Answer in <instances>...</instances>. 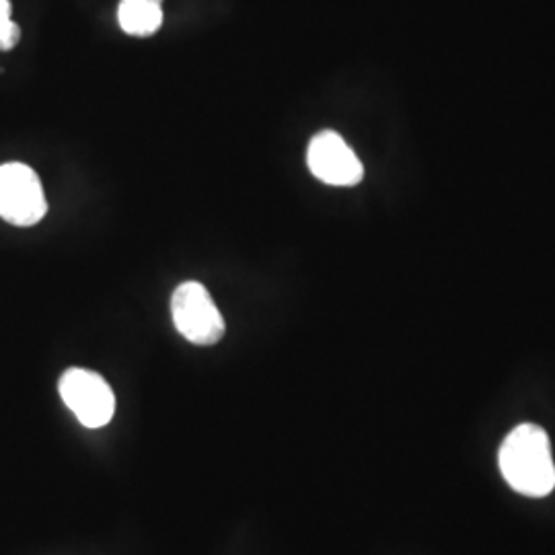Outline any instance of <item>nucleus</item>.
Returning a JSON list of instances; mask_svg holds the SVG:
<instances>
[{
	"label": "nucleus",
	"mask_w": 555,
	"mask_h": 555,
	"mask_svg": "<svg viewBox=\"0 0 555 555\" xmlns=\"http://www.w3.org/2000/svg\"><path fill=\"white\" fill-rule=\"evenodd\" d=\"M307 165L311 173L327 185L350 188L364 178V167L357 153L346 144V140L332 130L319 132L318 137L311 140L307 151Z\"/></svg>",
	"instance_id": "nucleus-5"
},
{
	"label": "nucleus",
	"mask_w": 555,
	"mask_h": 555,
	"mask_svg": "<svg viewBox=\"0 0 555 555\" xmlns=\"http://www.w3.org/2000/svg\"><path fill=\"white\" fill-rule=\"evenodd\" d=\"M11 0H0V25L11 21Z\"/></svg>",
	"instance_id": "nucleus-8"
},
{
	"label": "nucleus",
	"mask_w": 555,
	"mask_h": 555,
	"mask_svg": "<svg viewBox=\"0 0 555 555\" xmlns=\"http://www.w3.org/2000/svg\"><path fill=\"white\" fill-rule=\"evenodd\" d=\"M171 318L179 334L196 346H215L227 330L215 298L199 282L179 284L171 297Z\"/></svg>",
	"instance_id": "nucleus-2"
},
{
	"label": "nucleus",
	"mask_w": 555,
	"mask_h": 555,
	"mask_svg": "<svg viewBox=\"0 0 555 555\" xmlns=\"http://www.w3.org/2000/svg\"><path fill=\"white\" fill-rule=\"evenodd\" d=\"M20 40L21 29L15 21H7L0 25V50H13Z\"/></svg>",
	"instance_id": "nucleus-7"
},
{
	"label": "nucleus",
	"mask_w": 555,
	"mask_h": 555,
	"mask_svg": "<svg viewBox=\"0 0 555 555\" xmlns=\"http://www.w3.org/2000/svg\"><path fill=\"white\" fill-rule=\"evenodd\" d=\"M163 0H121L118 9L119 27L134 38H149L163 25Z\"/></svg>",
	"instance_id": "nucleus-6"
},
{
	"label": "nucleus",
	"mask_w": 555,
	"mask_h": 555,
	"mask_svg": "<svg viewBox=\"0 0 555 555\" xmlns=\"http://www.w3.org/2000/svg\"><path fill=\"white\" fill-rule=\"evenodd\" d=\"M500 469L511 488L529 498L552 494L555 465L550 438L537 424H520L500 447Z\"/></svg>",
	"instance_id": "nucleus-1"
},
{
	"label": "nucleus",
	"mask_w": 555,
	"mask_h": 555,
	"mask_svg": "<svg viewBox=\"0 0 555 555\" xmlns=\"http://www.w3.org/2000/svg\"><path fill=\"white\" fill-rule=\"evenodd\" d=\"M66 408L87 428H103L116 412V396L107 380L87 369H68L59 383Z\"/></svg>",
	"instance_id": "nucleus-4"
},
{
	"label": "nucleus",
	"mask_w": 555,
	"mask_h": 555,
	"mask_svg": "<svg viewBox=\"0 0 555 555\" xmlns=\"http://www.w3.org/2000/svg\"><path fill=\"white\" fill-rule=\"evenodd\" d=\"M48 212L38 173L25 163L0 167V219L15 227H34Z\"/></svg>",
	"instance_id": "nucleus-3"
}]
</instances>
